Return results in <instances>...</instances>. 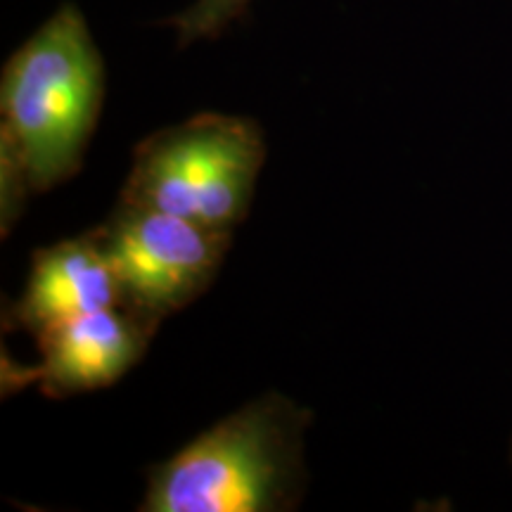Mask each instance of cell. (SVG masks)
Listing matches in <instances>:
<instances>
[{"mask_svg": "<svg viewBox=\"0 0 512 512\" xmlns=\"http://www.w3.org/2000/svg\"><path fill=\"white\" fill-rule=\"evenodd\" d=\"M105 102V62L86 17L64 3L5 62L0 76L3 233L31 192L79 174Z\"/></svg>", "mask_w": 512, "mask_h": 512, "instance_id": "obj_1", "label": "cell"}, {"mask_svg": "<svg viewBox=\"0 0 512 512\" xmlns=\"http://www.w3.org/2000/svg\"><path fill=\"white\" fill-rule=\"evenodd\" d=\"M311 411L268 392L147 472L145 512H278L304 491Z\"/></svg>", "mask_w": 512, "mask_h": 512, "instance_id": "obj_2", "label": "cell"}, {"mask_svg": "<svg viewBox=\"0 0 512 512\" xmlns=\"http://www.w3.org/2000/svg\"><path fill=\"white\" fill-rule=\"evenodd\" d=\"M264 159V131L254 119L197 114L140 140L119 202L235 230L254 200Z\"/></svg>", "mask_w": 512, "mask_h": 512, "instance_id": "obj_3", "label": "cell"}, {"mask_svg": "<svg viewBox=\"0 0 512 512\" xmlns=\"http://www.w3.org/2000/svg\"><path fill=\"white\" fill-rule=\"evenodd\" d=\"M95 233L117 275L121 306L157 328L209 290L233 240V230L124 202Z\"/></svg>", "mask_w": 512, "mask_h": 512, "instance_id": "obj_4", "label": "cell"}, {"mask_svg": "<svg viewBox=\"0 0 512 512\" xmlns=\"http://www.w3.org/2000/svg\"><path fill=\"white\" fill-rule=\"evenodd\" d=\"M155 332L157 325L121 304L83 313L36 337L41 358L24 375L55 399L105 389L145 356Z\"/></svg>", "mask_w": 512, "mask_h": 512, "instance_id": "obj_5", "label": "cell"}, {"mask_svg": "<svg viewBox=\"0 0 512 512\" xmlns=\"http://www.w3.org/2000/svg\"><path fill=\"white\" fill-rule=\"evenodd\" d=\"M121 304L117 275L98 233L36 249L24 294L12 304L10 325L38 337L62 320Z\"/></svg>", "mask_w": 512, "mask_h": 512, "instance_id": "obj_6", "label": "cell"}, {"mask_svg": "<svg viewBox=\"0 0 512 512\" xmlns=\"http://www.w3.org/2000/svg\"><path fill=\"white\" fill-rule=\"evenodd\" d=\"M252 0H195L190 8L164 19L178 34V46L188 48L202 38H219L230 24L245 17Z\"/></svg>", "mask_w": 512, "mask_h": 512, "instance_id": "obj_7", "label": "cell"}]
</instances>
